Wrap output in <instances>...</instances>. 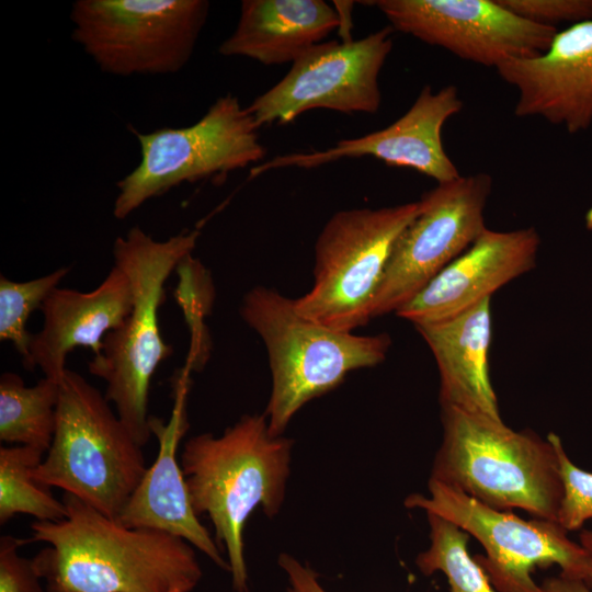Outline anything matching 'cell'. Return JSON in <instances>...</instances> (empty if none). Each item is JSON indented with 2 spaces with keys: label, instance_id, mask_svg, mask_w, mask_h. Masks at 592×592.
I'll list each match as a JSON object with an SVG mask.
<instances>
[{
  "label": "cell",
  "instance_id": "1",
  "mask_svg": "<svg viewBox=\"0 0 592 592\" xmlns=\"http://www.w3.org/2000/svg\"><path fill=\"white\" fill-rule=\"evenodd\" d=\"M61 500L67 516L33 522L26 538L48 544L33 558L46 592H191L201 581L186 540L127 527L67 492Z\"/></svg>",
  "mask_w": 592,
  "mask_h": 592
},
{
  "label": "cell",
  "instance_id": "2",
  "mask_svg": "<svg viewBox=\"0 0 592 592\" xmlns=\"http://www.w3.org/2000/svg\"><path fill=\"white\" fill-rule=\"evenodd\" d=\"M293 440L272 435L265 414H244L220 435L202 433L183 446L180 464L192 506L213 524L236 592H249L244 527L261 509L276 516L291 474Z\"/></svg>",
  "mask_w": 592,
  "mask_h": 592
},
{
  "label": "cell",
  "instance_id": "3",
  "mask_svg": "<svg viewBox=\"0 0 592 592\" xmlns=\"http://www.w3.org/2000/svg\"><path fill=\"white\" fill-rule=\"evenodd\" d=\"M198 236V230H185L157 240L134 226L113 244L114 265L130 282L133 308L123 325L107 333L88 369L105 382V398L141 447L152 435L148 415L150 383L158 366L173 352L159 326L166 282L192 253Z\"/></svg>",
  "mask_w": 592,
  "mask_h": 592
},
{
  "label": "cell",
  "instance_id": "4",
  "mask_svg": "<svg viewBox=\"0 0 592 592\" xmlns=\"http://www.w3.org/2000/svg\"><path fill=\"white\" fill-rule=\"evenodd\" d=\"M443 436L431 479L500 511L520 509L557 522L562 483L556 448L502 419L441 407Z\"/></svg>",
  "mask_w": 592,
  "mask_h": 592
},
{
  "label": "cell",
  "instance_id": "5",
  "mask_svg": "<svg viewBox=\"0 0 592 592\" xmlns=\"http://www.w3.org/2000/svg\"><path fill=\"white\" fill-rule=\"evenodd\" d=\"M240 315L262 339L272 374L264 411L272 435H283L293 417L311 399L340 385L355 369L382 363L388 334L357 335L300 315L294 299L255 286L242 298Z\"/></svg>",
  "mask_w": 592,
  "mask_h": 592
},
{
  "label": "cell",
  "instance_id": "6",
  "mask_svg": "<svg viewBox=\"0 0 592 592\" xmlns=\"http://www.w3.org/2000/svg\"><path fill=\"white\" fill-rule=\"evenodd\" d=\"M141 448L105 395L67 368L53 442L33 477L116 519L147 469Z\"/></svg>",
  "mask_w": 592,
  "mask_h": 592
},
{
  "label": "cell",
  "instance_id": "7",
  "mask_svg": "<svg viewBox=\"0 0 592 592\" xmlns=\"http://www.w3.org/2000/svg\"><path fill=\"white\" fill-rule=\"evenodd\" d=\"M420 210L419 200L335 213L316 241L314 283L294 299L297 311L340 331L367 323L392 248Z\"/></svg>",
  "mask_w": 592,
  "mask_h": 592
},
{
  "label": "cell",
  "instance_id": "8",
  "mask_svg": "<svg viewBox=\"0 0 592 592\" xmlns=\"http://www.w3.org/2000/svg\"><path fill=\"white\" fill-rule=\"evenodd\" d=\"M253 116L238 98H218L193 125L134 130L140 147L138 166L117 183L113 204L116 219H125L143 204L182 183L225 177L262 160Z\"/></svg>",
  "mask_w": 592,
  "mask_h": 592
},
{
  "label": "cell",
  "instance_id": "9",
  "mask_svg": "<svg viewBox=\"0 0 592 592\" xmlns=\"http://www.w3.org/2000/svg\"><path fill=\"white\" fill-rule=\"evenodd\" d=\"M206 0H77L71 37L105 73L172 75L191 59Z\"/></svg>",
  "mask_w": 592,
  "mask_h": 592
},
{
  "label": "cell",
  "instance_id": "10",
  "mask_svg": "<svg viewBox=\"0 0 592 592\" xmlns=\"http://www.w3.org/2000/svg\"><path fill=\"white\" fill-rule=\"evenodd\" d=\"M428 490V496H408L406 508L436 514L476 538L486 555L474 558L498 592H546L531 573L536 567L551 565L560 568L561 576L581 580L592 589V556L557 522L523 520L431 478Z\"/></svg>",
  "mask_w": 592,
  "mask_h": 592
},
{
  "label": "cell",
  "instance_id": "11",
  "mask_svg": "<svg viewBox=\"0 0 592 592\" xmlns=\"http://www.w3.org/2000/svg\"><path fill=\"white\" fill-rule=\"evenodd\" d=\"M492 190L486 172L437 183L420 200L419 215L398 237L377 291L373 318L396 312L487 229Z\"/></svg>",
  "mask_w": 592,
  "mask_h": 592
},
{
  "label": "cell",
  "instance_id": "12",
  "mask_svg": "<svg viewBox=\"0 0 592 592\" xmlns=\"http://www.w3.org/2000/svg\"><path fill=\"white\" fill-rule=\"evenodd\" d=\"M392 33L388 25L360 39L315 45L247 109L259 127L291 123L314 109L376 113L382 102L378 78L392 50Z\"/></svg>",
  "mask_w": 592,
  "mask_h": 592
},
{
  "label": "cell",
  "instance_id": "13",
  "mask_svg": "<svg viewBox=\"0 0 592 592\" xmlns=\"http://www.w3.org/2000/svg\"><path fill=\"white\" fill-rule=\"evenodd\" d=\"M394 31L497 68L545 53L558 30L520 18L498 0H377Z\"/></svg>",
  "mask_w": 592,
  "mask_h": 592
},
{
  "label": "cell",
  "instance_id": "14",
  "mask_svg": "<svg viewBox=\"0 0 592 592\" xmlns=\"http://www.w3.org/2000/svg\"><path fill=\"white\" fill-rule=\"evenodd\" d=\"M462 109L456 86L447 84L434 92L425 84L409 110L387 127L342 139L326 150L274 157L253 167L250 175L289 167L310 169L342 158L371 156L388 166L411 168L437 183L449 182L462 175L443 147L442 128Z\"/></svg>",
  "mask_w": 592,
  "mask_h": 592
},
{
  "label": "cell",
  "instance_id": "15",
  "mask_svg": "<svg viewBox=\"0 0 592 592\" xmlns=\"http://www.w3.org/2000/svg\"><path fill=\"white\" fill-rule=\"evenodd\" d=\"M496 69L517 91L515 116L540 117L569 134L591 126L592 21L558 31L545 53Z\"/></svg>",
  "mask_w": 592,
  "mask_h": 592
},
{
  "label": "cell",
  "instance_id": "16",
  "mask_svg": "<svg viewBox=\"0 0 592 592\" xmlns=\"http://www.w3.org/2000/svg\"><path fill=\"white\" fill-rule=\"evenodd\" d=\"M540 237L534 227L486 229L396 314L413 325L457 316L536 265Z\"/></svg>",
  "mask_w": 592,
  "mask_h": 592
},
{
  "label": "cell",
  "instance_id": "17",
  "mask_svg": "<svg viewBox=\"0 0 592 592\" xmlns=\"http://www.w3.org/2000/svg\"><path fill=\"white\" fill-rule=\"evenodd\" d=\"M187 373H182L173 388V409L167 423L150 417L151 434L158 441V454L116 520L127 527L150 528L180 537L206 555L219 568L229 571L221 549L195 513L178 457L186 419Z\"/></svg>",
  "mask_w": 592,
  "mask_h": 592
},
{
  "label": "cell",
  "instance_id": "18",
  "mask_svg": "<svg viewBox=\"0 0 592 592\" xmlns=\"http://www.w3.org/2000/svg\"><path fill=\"white\" fill-rule=\"evenodd\" d=\"M132 308L129 278L116 265L90 292L56 287L42 306L43 327L33 334L23 366L39 368L45 377L60 382L68 354L83 346L98 355L107 333L123 325Z\"/></svg>",
  "mask_w": 592,
  "mask_h": 592
},
{
  "label": "cell",
  "instance_id": "19",
  "mask_svg": "<svg viewBox=\"0 0 592 592\" xmlns=\"http://www.w3.org/2000/svg\"><path fill=\"white\" fill-rule=\"evenodd\" d=\"M491 298L448 319L414 325L440 373L441 407L501 419L489 376Z\"/></svg>",
  "mask_w": 592,
  "mask_h": 592
},
{
  "label": "cell",
  "instance_id": "20",
  "mask_svg": "<svg viewBox=\"0 0 592 592\" xmlns=\"http://www.w3.org/2000/svg\"><path fill=\"white\" fill-rule=\"evenodd\" d=\"M341 21V12L323 0H243L237 26L218 53L265 66L293 64Z\"/></svg>",
  "mask_w": 592,
  "mask_h": 592
},
{
  "label": "cell",
  "instance_id": "21",
  "mask_svg": "<svg viewBox=\"0 0 592 592\" xmlns=\"http://www.w3.org/2000/svg\"><path fill=\"white\" fill-rule=\"evenodd\" d=\"M60 382L43 377L29 387L16 373L0 377V440L47 453L55 429Z\"/></svg>",
  "mask_w": 592,
  "mask_h": 592
},
{
  "label": "cell",
  "instance_id": "22",
  "mask_svg": "<svg viewBox=\"0 0 592 592\" xmlns=\"http://www.w3.org/2000/svg\"><path fill=\"white\" fill-rule=\"evenodd\" d=\"M45 452L32 446L0 447V524L18 514H27L41 522H58L67 516L62 500L50 487L39 483L33 470L43 462Z\"/></svg>",
  "mask_w": 592,
  "mask_h": 592
},
{
  "label": "cell",
  "instance_id": "23",
  "mask_svg": "<svg viewBox=\"0 0 592 592\" xmlns=\"http://www.w3.org/2000/svg\"><path fill=\"white\" fill-rule=\"evenodd\" d=\"M430 526V545L415 558L424 576L442 572L451 592H498L488 576L468 553L469 535L452 522L425 513Z\"/></svg>",
  "mask_w": 592,
  "mask_h": 592
},
{
  "label": "cell",
  "instance_id": "24",
  "mask_svg": "<svg viewBox=\"0 0 592 592\" xmlns=\"http://www.w3.org/2000/svg\"><path fill=\"white\" fill-rule=\"evenodd\" d=\"M70 269L62 266L41 277L15 282L0 275V340L10 342L27 361L33 334L26 325L31 315L42 309L48 295L59 286Z\"/></svg>",
  "mask_w": 592,
  "mask_h": 592
},
{
  "label": "cell",
  "instance_id": "25",
  "mask_svg": "<svg viewBox=\"0 0 592 592\" xmlns=\"http://www.w3.org/2000/svg\"><path fill=\"white\" fill-rule=\"evenodd\" d=\"M547 439L556 448L562 483L557 523L567 532L576 531L592 519V473L579 468L571 462L561 439L556 433H548Z\"/></svg>",
  "mask_w": 592,
  "mask_h": 592
},
{
  "label": "cell",
  "instance_id": "26",
  "mask_svg": "<svg viewBox=\"0 0 592 592\" xmlns=\"http://www.w3.org/2000/svg\"><path fill=\"white\" fill-rule=\"evenodd\" d=\"M498 2L522 19L554 29L561 23H569L572 26L592 21V0H498Z\"/></svg>",
  "mask_w": 592,
  "mask_h": 592
},
{
  "label": "cell",
  "instance_id": "27",
  "mask_svg": "<svg viewBox=\"0 0 592 592\" xmlns=\"http://www.w3.org/2000/svg\"><path fill=\"white\" fill-rule=\"evenodd\" d=\"M27 539L12 535L0 538V592H44L33 559L21 557L18 549Z\"/></svg>",
  "mask_w": 592,
  "mask_h": 592
},
{
  "label": "cell",
  "instance_id": "28",
  "mask_svg": "<svg viewBox=\"0 0 592 592\" xmlns=\"http://www.w3.org/2000/svg\"><path fill=\"white\" fill-rule=\"evenodd\" d=\"M277 563L287 578L286 592H328L319 582V574L291 554H280Z\"/></svg>",
  "mask_w": 592,
  "mask_h": 592
},
{
  "label": "cell",
  "instance_id": "29",
  "mask_svg": "<svg viewBox=\"0 0 592 592\" xmlns=\"http://www.w3.org/2000/svg\"><path fill=\"white\" fill-rule=\"evenodd\" d=\"M542 587L546 592H592L585 582L561 574L545 579Z\"/></svg>",
  "mask_w": 592,
  "mask_h": 592
},
{
  "label": "cell",
  "instance_id": "30",
  "mask_svg": "<svg viewBox=\"0 0 592 592\" xmlns=\"http://www.w3.org/2000/svg\"><path fill=\"white\" fill-rule=\"evenodd\" d=\"M580 545L592 556V530H585L580 534Z\"/></svg>",
  "mask_w": 592,
  "mask_h": 592
},
{
  "label": "cell",
  "instance_id": "31",
  "mask_svg": "<svg viewBox=\"0 0 592 592\" xmlns=\"http://www.w3.org/2000/svg\"><path fill=\"white\" fill-rule=\"evenodd\" d=\"M585 224L592 228V207L589 209L585 216Z\"/></svg>",
  "mask_w": 592,
  "mask_h": 592
}]
</instances>
